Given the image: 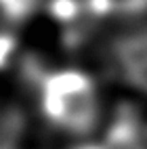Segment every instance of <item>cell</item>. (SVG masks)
<instances>
[{
  "label": "cell",
  "instance_id": "cell-1",
  "mask_svg": "<svg viewBox=\"0 0 147 149\" xmlns=\"http://www.w3.org/2000/svg\"><path fill=\"white\" fill-rule=\"evenodd\" d=\"M42 107L57 124L82 130L95 116V91L91 80L78 72H59L44 80Z\"/></svg>",
  "mask_w": 147,
  "mask_h": 149
}]
</instances>
